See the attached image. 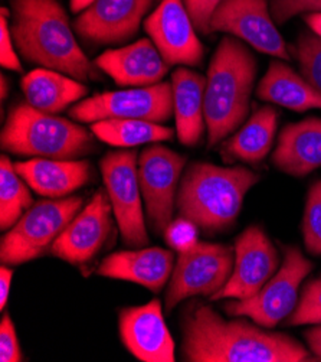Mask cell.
Masks as SVG:
<instances>
[{
  "instance_id": "cell-1",
  "label": "cell",
  "mask_w": 321,
  "mask_h": 362,
  "mask_svg": "<svg viewBox=\"0 0 321 362\" xmlns=\"http://www.w3.org/2000/svg\"><path fill=\"white\" fill-rule=\"evenodd\" d=\"M185 361L190 362H307L317 361L310 349L281 332L255 322L225 320L210 306L192 305L182 320Z\"/></svg>"
},
{
  "instance_id": "cell-2",
  "label": "cell",
  "mask_w": 321,
  "mask_h": 362,
  "mask_svg": "<svg viewBox=\"0 0 321 362\" xmlns=\"http://www.w3.org/2000/svg\"><path fill=\"white\" fill-rule=\"evenodd\" d=\"M11 32L20 57L81 83L99 80L98 66L80 48L58 0H11Z\"/></svg>"
},
{
  "instance_id": "cell-3",
  "label": "cell",
  "mask_w": 321,
  "mask_h": 362,
  "mask_svg": "<svg viewBox=\"0 0 321 362\" xmlns=\"http://www.w3.org/2000/svg\"><path fill=\"white\" fill-rule=\"evenodd\" d=\"M260 180L257 172L243 166L190 163L176 198L179 216L207 234L228 231L236 223L246 194Z\"/></svg>"
},
{
  "instance_id": "cell-4",
  "label": "cell",
  "mask_w": 321,
  "mask_h": 362,
  "mask_svg": "<svg viewBox=\"0 0 321 362\" xmlns=\"http://www.w3.org/2000/svg\"><path fill=\"white\" fill-rule=\"evenodd\" d=\"M248 47L235 36H225L210 59L205 87L209 148L236 132L249 115L258 66Z\"/></svg>"
},
{
  "instance_id": "cell-5",
  "label": "cell",
  "mask_w": 321,
  "mask_h": 362,
  "mask_svg": "<svg viewBox=\"0 0 321 362\" xmlns=\"http://www.w3.org/2000/svg\"><path fill=\"white\" fill-rule=\"evenodd\" d=\"M0 144L13 155L47 159H77L97 148L92 132L28 103L11 108Z\"/></svg>"
},
{
  "instance_id": "cell-6",
  "label": "cell",
  "mask_w": 321,
  "mask_h": 362,
  "mask_svg": "<svg viewBox=\"0 0 321 362\" xmlns=\"http://www.w3.org/2000/svg\"><path fill=\"white\" fill-rule=\"evenodd\" d=\"M81 197L41 199L32 205L6 233L0 244V260L18 266L41 257L83 209Z\"/></svg>"
},
{
  "instance_id": "cell-7",
  "label": "cell",
  "mask_w": 321,
  "mask_h": 362,
  "mask_svg": "<svg viewBox=\"0 0 321 362\" xmlns=\"http://www.w3.org/2000/svg\"><path fill=\"white\" fill-rule=\"evenodd\" d=\"M284 260L278 272L261 291L249 299L229 302L225 312L235 317H249L260 327L271 329L287 319L298 303V291L303 280L314 264L294 245H282Z\"/></svg>"
},
{
  "instance_id": "cell-8",
  "label": "cell",
  "mask_w": 321,
  "mask_h": 362,
  "mask_svg": "<svg viewBox=\"0 0 321 362\" xmlns=\"http://www.w3.org/2000/svg\"><path fill=\"white\" fill-rule=\"evenodd\" d=\"M235 263V248L218 243L198 241L181 251L166 293V310L193 296L218 293L229 280Z\"/></svg>"
},
{
  "instance_id": "cell-9",
  "label": "cell",
  "mask_w": 321,
  "mask_h": 362,
  "mask_svg": "<svg viewBox=\"0 0 321 362\" xmlns=\"http://www.w3.org/2000/svg\"><path fill=\"white\" fill-rule=\"evenodd\" d=\"M69 116L81 123L109 119H133L164 123L173 116L171 83L150 87L109 91L85 98L69 110Z\"/></svg>"
},
{
  "instance_id": "cell-10",
  "label": "cell",
  "mask_w": 321,
  "mask_h": 362,
  "mask_svg": "<svg viewBox=\"0 0 321 362\" xmlns=\"http://www.w3.org/2000/svg\"><path fill=\"white\" fill-rule=\"evenodd\" d=\"M99 169L123 241L128 247L146 245L149 235L141 205L137 152L124 149L107 153Z\"/></svg>"
},
{
  "instance_id": "cell-11",
  "label": "cell",
  "mask_w": 321,
  "mask_h": 362,
  "mask_svg": "<svg viewBox=\"0 0 321 362\" xmlns=\"http://www.w3.org/2000/svg\"><path fill=\"white\" fill-rule=\"evenodd\" d=\"M185 163V156L160 144L146 148L140 155V189L150 226L156 234H163L171 223Z\"/></svg>"
},
{
  "instance_id": "cell-12",
  "label": "cell",
  "mask_w": 321,
  "mask_h": 362,
  "mask_svg": "<svg viewBox=\"0 0 321 362\" xmlns=\"http://www.w3.org/2000/svg\"><path fill=\"white\" fill-rule=\"evenodd\" d=\"M225 32L254 49L289 61L290 48L272 19L268 0H222L210 18V33Z\"/></svg>"
},
{
  "instance_id": "cell-13",
  "label": "cell",
  "mask_w": 321,
  "mask_h": 362,
  "mask_svg": "<svg viewBox=\"0 0 321 362\" xmlns=\"http://www.w3.org/2000/svg\"><path fill=\"white\" fill-rule=\"evenodd\" d=\"M234 270L212 302L222 299H249L255 296L278 272L281 256L260 226L248 227L235 241Z\"/></svg>"
},
{
  "instance_id": "cell-14",
  "label": "cell",
  "mask_w": 321,
  "mask_h": 362,
  "mask_svg": "<svg viewBox=\"0 0 321 362\" xmlns=\"http://www.w3.org/2000/svg\"><path fill=\"white\" fill-rule=\"evenodd\" d=\"M143 25L170 66H199L202 64L205 47L198 38V30L183 0H160Z\"/></svg>"
},
{
  "instance_id": "cell-15",
  "label": "cell",
  "mask_w": 321,
  "mask_h": 362,
  "mask_svg": "<svg viewBox=\"0 0 321 362\" xmlns=\"http://www.w3.org/2000/svg\"><path fill=\"white\" fill-rule=\"evenodd\" d=\"M153 4L155 0H97L74 21V30L87 44H123L138 32Z\"/></svg>"
},
{
  "instance_id": "cell-16",
  "label": "cell",
  "mask_w": 321,
  "mask_h": 362,
  "mask_svg": "<svg viewBox=\"0 0 321 362\" xmlns=\"http://www.w3.org/2000/svg\"><path fill=\"white\" fill-rule=\"evenodd\" d=\"M111 211L109 194L105 189L97 191L55 240L51 247L52 255L74 266L90 262L111 233Z\"/></svg>"
},
{
  "instance_id": "cell-17",
  "label": "cell",
  "mask_w": 321,
  "mask_h": 362,
  "mask_svg": "<svg viewBox=\"0 0 321 362\" xmlns=\"http://www.w3.org/2000/svg\"><path fill=\"white\" fill-rule=\"evenodd\" d=\"M120 337L124 346L143 362H173L174 341L166 327L162 302L127 308L120 312Z\"/></svg>"
},
{
  "instance_id": "cell-18",
  "label": "cell",
  "mask_w": 321,
  "mask_h": 362,
  "mask_svg": "<svg viewBox=\"0 0 321 362\" xmlns=\"http://www.w3.org/2000/svg\"><path fill=\"white\" fill-rule=\"evenodd\" d=\"M120 87H150L162 83L170 65L149 38L117 49H109L94 62Z\"/></svg>"
},
{
  "instance_id": "cell-19",
  "label": "cell",
  "mask_w": 321,
  "mask_h": 362,
  "mask_svg": "<svg viewBox=\"0 0 321 362\" xmlns=\"http://www.w3.org/2000/svg\"><path fill=\"white\" fill-rule=\"evenodd\" d=\"M174 269V255L160 247L117 251L105 257L97 274L116 280H126L147 287L159 293L163 291Z\"/></svg>"
},
{
  "instance_id": "cell-20",
  "label": "cell",
  "mask_w": 321,
  "mask_h": 362,
  "mask_svg": "<svg viewBox=\"0 0 321 362\" xmlns=\"http://www.w3.org/2000/svg\"><path fill=\"white\" fill-rule=\"evenodd\" d=\"M272 165L290 176L304 177L321 168V119L308 117L285 126L271 156Z\"/></svg>"
},
{
  "instance_id": "cell-21",
  "label": "cell",
  "mask_w": 321,
  "mask_h": 362,
  "mask_svg": "<svg viewBox=\"0 0 321 362\" xmlns=\"http://www.w3.org/2000/svg\"><path fill=\"white\" fill-rule=\"evenodd\" d=\"M25 182L41 197L63 198L83 188L92 177L88 160L32 158L15 163Z\"/></svg>"
},
{
  "instance_id": "cell-22",
  "label": "cell",
  "mask_w": 321,
  "mask_h": 362,
  "mask_svg": "<svg viewBox=\"0 0 321 362\" xmlns=\"http://www.w3.org/2000/svg\"><path fill=\"white\" fill-rule=\"evenodd\" d=\"M206 78L199 72L181 66L173 71V116L179 141L185 146H196L202 140L205 122Z\"/></svg>"
},
{
  "instance_id": "cell-23",
  "label": "cell",
  "mask_w": 321,
  "mask_h": 362,
  "mask_svg": "<svg viewBox=\"0 0 321 362\" xmlns=\"http://www.w3.org/2000/svg\"><path fill=\"white\" fill-rule=\"evenodd\" d=\"M257 97L298 113L311 108L321 110V93L290 65L277 59L269 62L265 76L257 87Z\"/></svg>"
},
{
  "instance_id": "cell-24",
  "label": "cell",
  "mask_w": 321,
  "mask_h": 362,
  "mask_svg": "<svg viewBox=\"0 0 321 362\" xmlns=\"http://www.w3.org/2000/svg\"><path fill=\"white\" fill-rule=\"evenodd\" d=\"M26 103L37 110L55 115L88 94V87L59 71L37 68L20 81Z\"/></svg>"
},
{
  "instance_id": "cell-25",
  "label": "cell",
  "mask_w": 321,
  "mask_h": 362,
  "mask_svg": "<svg viewBox=\"0 0 321 362\" xmlns=\"http://www.w3.org/2000/svg\"><path fill=\"white\" fill-rule=\"evenodd\" d=\"M278 112L271 105L261 107L248 122L221 144L225 162L260 163L272 149L277 133Z\"/></svg>"
},
{
  "instance_id": "cell-26",
  "label": "cell",
  "mask_w": 321,
  "mask_h": 362,
  "mask_svg": "<svg viewBox=\"0 0 321 362\" xmlns=\"http://www.w3.org/2000/svg\"><path fill=\"white\" fill-rule=\"evenodd\" d=\"M94 136L116 148H134L145 143H157L171 140L173 129L164 127L160 123L133 120V119H109L91 123Z\"/></svg>"
},
{
  "instance_id": "cell-27",
  "label": "cell",
  "mask_w": 321,
  "mask_h": 362,
  "mask_svg": "<svg viewBox=\"0 0 321 362\" xmlns=\"http://www.w3.org/2000/svg\"><path fill=\"white\" fill-rule=\"evenodd\" d=\"M25 179L6 155L0 159V228L11 230L32 206Z\"/></svg>"
},
{
  "instance_id": "cell-28",
  "label": "cell",
  "mask_w": 321,
  "mask_h": 362,
  "mask_svg": "<svg viewBox=\"0 0 321 362\" xmlns=\"http://www.w3.org/2000/svg\"><path fill=\"white\" fill-rule=\"evenodd\" d=\"M298 61L301 76L321 93V38L314 32H303L290 48Z\"/></svg>"
},
{
  "instance_id": "cell-29",
  "label": "cell",
  "mask_w": 321,
  "mask_h": 362,
  "mask_svg": "<svg viewBox=\"0 0 321 362\" xmlns=\"http://www.w3.org/2000/svg\"><path fill=\"white\" fill-rule=\"evenodd\" d=\"M303 238L311 256L321 257V179L311 184L303 216Z\"/></svg>"
},
{
  "instance_id": "cell-30",
  "label": "cell",
  "mask_w": 321,
  "mask_h": 362,
  "mask_svg": "<svg viewBox=\"0 0 321 362\" xmlns=\"http://www.w3.org/2000/svg\"><path fill=\"white\" fill-rule=\"evenodd\" d=\"M287 325L290 327L321 325V277H317L304 286L296 309L287 319Z\"/></svg>"
},
{
  "instance_id": "cell-31",
  "label": "cell",
  "mask_w": 321,
  "mask_h": 362,
  "mask_svg": "<svg viewBox=\"0 0 321 362\" xmlns=\"http://www.w3.org/2000/svg\"><path fill=\"white\" fill-rule=\"evenodd\" d=\"M272 19L282 25L297 15L321 13V0H269Z\"/></svg>"
},
{
  "instance_id": "cell-32",
  "label": "cell",
  "mask_w": 321,
  "mask_h": 362,
  "mask_svg": "<svg viewBox=\"0 0 321 362\" xmlns=\"http://www.w3.org/2000/svg\"><path fill=\"white\" fill-rule=\"evenodd\" d=\"M9 16H11V12L6 8H4L2 16H0V48H2V52H0V64H2V66L6 69L22 72L23 66L13 47L15 41L11 32V25L8 22Z\"/></svg>"
},
{
  "instance_id": "cell-33",
  "label": "cell",
  "mask_w": 321,
  "mask_h": 362,
  "mask_svg": "<svg viewBox=\"0 0 321 362\" xmlns=\"http://www.w3.org/2000/svg\"><path fill=\"white\" fill-rule=\"evenodd\" d=\"M196 230H198V227L193 223L179 216V220L170 223V226L164 231V237H166V241L174 250L181 252V251L190 248L192 245H195L198 243Z\"/></svg>"
},
{
  "instance_id": "cell-34",
  "label": "cell",
  "mask_w": 321,
  "mask_h": 362,
  "mask_svg": "<svg viewBox=\"0 0 321 362\" xmlns=\"http://www.w3.org/2000/svg\"><path fill=\"white\" fill-rule=\"evenodd\" d=\"M0 361L19 362L22 361V351L18 342L15 325L12 317L6 313L0 322Z\"/></svg>"
},
{
  "instance_id": "cell-35",
  "label": "cell",
  "mask_w": 321,
  "mask_h": 362,
  "mask_svg": "<svg viewBox=\"0 0 321 362\" xmlns=\"http://www.w3.org/2000/svg\"><path fill=\"white\" fill-rule=\"evenodd\" d=\"M196 30L210 35V18L222 0H183Z\"/></svg>"
},
{
  "instance_id": "cell-36",
  "label": "cell",
  "mask_w": 321,
  "mask_h": 362,
  "mask_svg": "<svg viewBox=\"0 0 321 362\" xmlns=\"http://www.w3.org/2000/svg\"><path fill=\"white\" fill-rule=\"evenodd\" d=\"M13 270L9 269L6 264L0 267V309H5L9 293H11V284H12Z\"/></svg>"
},
{
  "instance_id": "cell-37",
  "label": "cell",
  "mask_w": 321,
  "mask_h": 362,
  "mask_svg": "<svg viewBox=\"0 0 321 362\" xmlns=\"http://www.w3.org/2000/svg\"><path fill=\"white\" fill-rule=\"evenodd\" d=\"M304 337L313 356L317 361H321V325H317V327H313L311 329H308L304 334Z\"/></svg>"
},
{
  "instance_id": "cell-38",
  "label": "cell",
  "mask_w": 321,
  "mask_h": 362,
  "mask_svg": "<svg viewBox=\"0 0 321 362\" xmlns=\"http://www.w3.org/2000/svg\"><path fill=\"white\" fill-rule=\"evenodd\" d=\"M304 22L311 29V32L321 38V13H307L304 15Z\"/></svg>"
},
{
  "instance_id": "cell-39",
  "label": "cell",
  "mask_w": 321,
  "mask_h": 362,
  "mask_svg": "<svg viewBox=\"0 0 321 362\" xmlns=\"http://www.w3.org/2000/svg\"><path fill=\"white\" fill-rule=\"evenodd\" d=\"M94 2H97V0H69V9L73 13L80 15L87 8H90Z\"/></svg>"
},
{
  "instance_id": "cell-40",
  "label": "cell",
  "mask_w": 321,
  "mask_h": 362,
  "mask_svg": "<svg viewBox=\"0 0 321 362\" xmlns=\"http://www.w3.org/2000/svg\"><path fill=\"white\" fill-rule=\"evenodd\" d=\"M8 87H9V83L5 77V74H2V78H0V95H2V100H5L8 97Z\"/></svg>"
}]
</instances>
